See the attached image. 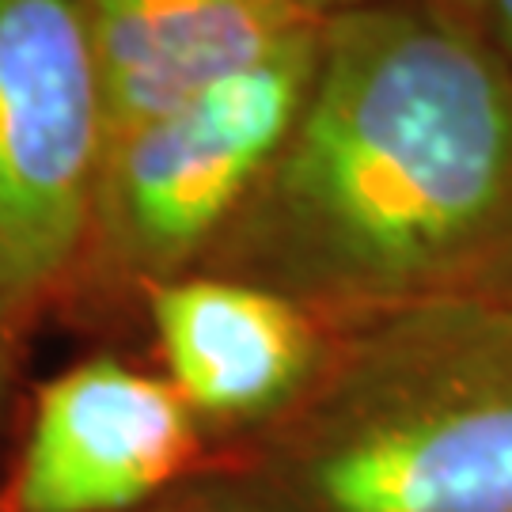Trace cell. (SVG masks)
Masks as SVG:
<instances>
[{"label":"cell","instance_id":"obj_1","mask_svg":"<svg viewBox=\"0 0 512 512\" xmlns=\"http://www.w3.org/2000/svg\"><path fill=\"white\" fill-rule=\"evenodd\" d=\"M512 266V76L440 0L323 19L274 164L198 274L330 327L486 296Z\"/></svg>","mask_w":512,"mask_h":512},{"label":"cell","instance_id":"obj_2","mask_svg":"<svg viewBox=\"0 0 512 512\" xmlns=\"http://www.w3.org/2000/svg\"><path fill=\"white\" fill-rule=\"evenodd\" d=\"M220 475L262 512H512V308L456 296L334 327L304 399Z\"/></svg>","mask_w":512,"mask_h":512},{"label":"cell","instance_id":"obj_3","mask_svg":"<svg viewBox=\"0 0 512 512\" xmlns=\"http://www.w3.org/2000/svg\"><path fill=\"white\" fill-rule=\"evenodd\" d=\"M319 31L323 23L171 114L110 137L84 274L145 293L202 270L293 133Z\"/></svg>","mask_w":512,"mask_h":512},{"label":"cell","instance_id":"obj_4","mask_svg":"<svg viewBox=\"0 0 512 512\" xmlns=\"http://www.w3.org/2000/svg\"><path fill=\"white\" fill-rule=\"evenodd\" d=\"M107 148L80 0H0V319L80 281Z\"/></svg>","mask_w":512,"mask_h":512},{"label":"cell","instance_id":"obj_5","mask_svg":"<svg viewBox=\"0 0 512 512\" xmlns=\"http://www.w3.org/2000/svg\"><path fill=\"white\" fill-rule=\"evenodd\" d=\"M202 459L167 376L88 357L38 387L4 512H141Z\"/></svg>","mask_w":512,"mask_h":512},{"label":"cell","instance_id":"obj_6","mask_svg":"<svg viewBox=\"0 0 512 512\" xmlns=\"http://www.w3.org/2000/svg\"><path fill=\"white\" fill-rule=\"evenodd\" d=\"M167 380L202 425L243 440L285 418L315 384L334 327L289 296L220 274L145 289Z\"/></svg>","mask_w":512,"mask_h":512},{"label":"cell","instance_id":"obj_7","mask_svg":"<svg viewBox=\"0 0 512 512\" xmlns=\"http://www.w3.org/2000/svg\"><path fill=\"white\" fill-rule=\"evenodd\" d=\"M107 141L319 27L293 0H80Z\"/></svg>","mask_w":512,"mask_h":512},{"label":"cell","instance_id":"obj_8","mask_svg":"<svg viewBox=\"0 0 512 512\" xmlns=\"http://www.w3.org/2000/svg\"><path fill=\"white\" fill-rule=\"evenodd\" d=\"M475 31L512 76V0H440Z\"/></svg>","mask_w":512,"mask_h":512},{"label":"cell","instance_id":"obj_9","mask_svg":"<svg viewBox=\"0 0 512 512\" xmlns=\"http://www.w3.org/2000/svg\"><path fill=\"white\" fill-rule=\"evenodd\" d=\"M141 512H262V509L251 505L239 490H232L224 478H217V486H209V490L175 497V501H164L160 509H141Z\"/></svg>","mask_w":512,"mask_h":512},{"label":"cell","instance_id":"obj_10","mask_svg":"<svg viewBox=\"0 0 512 512\" xmlns=\"http://www.w3.org/2000/svg\"><path fill=\"white\" fill-rule=\"evenodd\" d=\"M296 8H304L311 16H334V12H346V8H361L372 0H293Z\"/></svg>","mask_w":512,"mask_h":512},{"label":"cell","instance_id":"obj_11","mask_svg":"<svg viewBox=\"0 0 512 512\" xmlns=\"http://www.w3.org/2000/svg\"><path fill=\"white\" fill-rule=\"evenodd\" d=\"M8 334L12 327L0 319V399H4V380H8Z\"/></svg>","mask_w":512,"mask_h":512},{"label":"cell","instance_id":"obj_12","mask_svg":"<svg viewBox=\"0 0 512 512\" xmlns=\"http://www.w3.org/2000/svg\"><path fill=\"white\" fill-rule=\"evenodd\" d=\"M486 296H494V300H501L505 308H512V266L505 270V274H501V281H497V285Z\"/></svg>","mask_w":512,"mask_h":512}]
</instances>
